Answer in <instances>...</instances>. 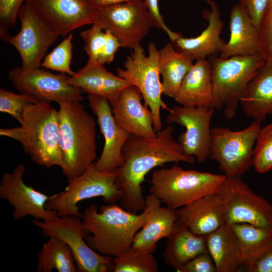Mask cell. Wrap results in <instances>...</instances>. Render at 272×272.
<instances>
[{"label": "cell", "instance_id": "obj_20", "mask_svg": "<svg viewBox=\"0 0 272 272\" xmlns=\"http://www.w3.org/2000/svg\"><path fill=\"white\" fill-rule=\"evenodd\" d=\"M139 89L130 85L124 89L112 111L117 124L129 134L139 137L154 138L157 132L153 125L152 113L143 105Z\"/></svg>", "mask_w": 272, "mask_h": 272}, {"label": "cell", "instance_id": "obj_8", "mask_svg": "<svg viewBox=\"0 0 272 272\" xmlns=\"http://www.w3.org/2000/svg\"><path fill=\"white\" fill-rule=\"evenodd\" d=\"M115 171L98 170L93 163L80 176L70 181L65 190L52 195L46 205L47 210L56 212L58 217H82L78 203L84 199L98 196L105 202L115 204L122 195L116 183Z\"/></svg>", "mask_w": 272, "mask_h": 272}, {"label": "cell", "instance_id": "obj_12", "mask_svg": "<svg viewBox=\"0 0 272 272\" xmlns=\"http://www.w3.org/2000/svg\"><path fill=\"white\" fill-rule=\"evenodd\" d=\"M96 23L109 31L120 41L121 47L134 49L154 26L143 0H134L98 7Z\"/></svg>", "mask_w": 272, "mask_h": 272}, {"label": "cell", "instance_id": "obj_22", "mask_svg": "<svg viewBox=\"0 0 272 272\" xmlns=\"http://www.w3.org/2000/svg\"><path fill=\"white\" fill-rule=\"evenodd\" d=\"M147 220L142 228L135 235L131 248L153 253L157 243L170 235L177 221L175 210L161 206V201L153 194L146 197Z\"/></svg>", "mask_w": 272, "mask_h": 272}, {"label": "cell", "instance_id": "obj_3", "mask_svg": "<svg viewBox=\"0 0 272 272\" xmlns=\"http://www.w3.org/2000/svg\"><path fill=\"white\" fill-rule=\"evenodd\" d=\"M58 111L62 174L70 181L82 175L97 158L96 125L80 102L60 105Z\"/></svg>", "mask_w": 272, "mask_h": 272}, {"label": "cell", "instance_id": "obj_23", "mask_svg": "<svg viewBox=\"0 0 272 272\" xmlns=\"http://www.w3.org/2000/svg\"><path fill=\"white\" fill-rule=\"evenodd\" d=\"M67 81L84 92L104 97L111 107L117 102L122 91L131 85L126 80L108 71L104 64L89 59L83 67L69 77Z\"/></svg>", "mask_w": 272, "mask_h": 272}, {"label": "cell", "instance_id": "obj_28", "mask_svg": "<svg viewBox=\"0 0 272 272\" xmlns=\"http://www.w3.org/2000/svg\"><path fill=\"white\" fill-rule=\"evenodd\" d=\"M206 239L216 272H234L242 264L239 243L230 225L224 224L207 235Z\"/></svg>", "mask_w": 272, "mask_h": 272}, {"label": "cell", "instance_id": "obj_30", "mask_svg": "<svg viewBox=\"0 0 272 272\" xmlns=\"http://www.w3.org/2000/svg\"><path fill=\"white\" fill-rule=\"evenodd\" d=\"M230 225L239 243L242 264L248 268L272 246V228L247 223Z\"/></svg>", "mask_w": 272, "mask_h": 272}, {"label": "cell", "instance_id": "obj_24", "mask_svg": "<svg viewBox=\"0 0 272 272\" xmlns=\"http://www.w3.org/2000/svg\"><path fill=\"white\" fill-rule=\"evenodd\" d=\"M239 105L247 117L260 123L272 114V61H265L249 82Z\"/></svg>", "mask_w": 272, "mask_h": 272}, {"label": "cell", "instance_id": "obj_15", "mask_svg": "<svg viewBox=\"0 0 272 272\" xmlns=\"http://www.w3.org/2000/svg\"><path fill=\"white\" fill-rule=\"evenodd\" d=\"M215 110L212 106L176 105L170 108L166 117L168 124L175 123L185 128L177 141L186 155L194 157L200 163L210 156V124Z\"/></svg>", "mask_w": 272, "mask_h": 272}, {"label": "cell", "instance_id": "obj_41", "mask_svg": "<svg viewBox=\"0 0 272 272\" xmlns=\"http://www.w3.org/2000/svg\"><path fill=\"white\" fill-rule=\"evenodd\" d=\"M106 39L103 48L101 52L97 61L101 64L111 63L114 59L115 55L121 44L118 38L109 31L105 30Z\"/></svg>", "mask_w": 272, "mask_h": 272}, {"label": "cell", "instance_id": "obj_40", "mask_svg": "<svg viewBox=\"0 0 272 272\" xmlns=\"http://www.w3.org/2000/svg\"><path fill=\"white\" fill-rule=\"evenodd\" d=\"M269 0H239L238 4L249 16L258 30Z\"/></svg>", "mask_w": 272, "mask_h": 272}, {"label": "cell", "instance_id": "obj_27", "mask_svg": "<svg viewBox=\"0 0 272 272\" xmlns=\"http://www.w3.org/2000/svg\"><path fill=\"white\" fill-rule=\"evenodd\" d=\"M167 238L163 258L176 271L197 255L208 252L206 236L193 233L177 221Z\"/></svg>", "mask_w": 272, "mask_h": 272}, {"label": "cell", "instance_id": "obj_35", "mask_svg": "<svg viewBox=\"0 0 272 272\" xmlns=\"http://www.w3.org/2000/svg\"><path fill=\"white\" fill-rule=\"evenodd\" d=\"M39 102L35 97L27 94H17L0 89V111L10 114L19 123L24 108L28 105Z\"/></svg>", "mask_w": 272, "mask_h": 272}, {"label": "cell", "instance_id": "obj_32", "mask_svg": "<svg viewBox=\"0 0 272 272\" xmlns=\"http://www.w3.org/2000/svg\"><path fill=\"white\" fill-rule=\"evenodd\" d=\"M114 272H157V261L153 253L134 250L113 257Z\"/></svg>", "mask_w": 272, "mask_h": 272}, {"label": "cell", "instance_id": "obj_2", "mask_svg": "<svg viewBox=\"0 0 272 272\" xmlns=\"http://www.w3.org/2000/svg\"><path fill=\"white\" fill-rule=\"evenodd\" d=\"M146 208L140 214L131 213L118 205L108 203L98 208L90 205L82 214L84 228L90 234L88 245L99 253L116 257L129 250L135 234L145 224Z\"/></svg>", "mask_w": 272, "mask_h": 272}, {"label": "cell", "instance_id": "obj_16", "mask_svg": "<svg viewBox=\"0 0 272 272\" xmlns=\"http://www.w3.org/2000/svg\"><path fill=\"white\" fill-rule=\"evenodd\" d=\"M25 166L20 164L10 173L3 175L0 197L7 200L13 208L12 216L19 220L30 216L35 220L51 221L58 217L56 212L47 210L45 205L52 197L25 183Z\"/></svg>", "mask_w": 272, "mask_h": 272}, {"label": "cell", "instance_id": "obj_6", "mask_svg": "<svg viewBox=\"0 0 272 272\" xmlns=\"http://www.w3.org/2000/svg\"><path fill=\"white\" fill-rule=\"evenodd\" d=\"M213 100L211 106L232 119L249 82L265 60L261 54L237 55L226 58L211 56Z\"/></svg>", "mask_w": 272, "mask_h": 272}, {"label": "cell", "instance_id": "obj_14", "mask_svg": "<svg viewBox=\"0 0 272 272\" xmlns=\"http://www.w3.org/2000/svg\"><path fill=\"white\" fill-rule=\"evenodd\" d=\"M8 77L17 90L39 101H54L60 105L84 100L83 91L69 84L70 77L65 74H54L40 67L25 71L16 67L9 71Z\"/></svg>", "mask_w": 272, "mask_h": 272}, {"label": "cell", "instance_id": "obj_7", "mask_svg": "<svg viewBox=\"0 0 272 272\" xmlns=\"http://www.w3.org/2000/svg\"><path fill=\"white\" fill-rule=\"evenodd\" d=\"M18 19L19 32L14 35L1 34V38L19 52L23 70L39 68L48 48L59 35L34 0H27L22 5Z\"/></svg>", "mask_w": 272, "mask_h": 272}, {"label": "cell", "instance_id": "obj_39", "mask_svg": "<svg viewBox=\"0 0 272 272\" xmlns=\"http://www.w3.org/2000/svg\"><path fill=\"white\" fill-rule=\"evenodd\" d=\"M179 272H216L213 259L209 252L201 253L180 267Z\"/></svg>", "mask_w": 272, "mask_h": 272}, {"label": "cell", "instance_id": "obj_4", "mask_svg": "<svg viewBox=\"0 0 272 272\" xmlns=\"http://www.w3.org/2000/svg\"><path fill=\"white\" fill-rule=\"evenodd\" d=\"M20 127L1 128L0 134L19 142L37 165L61 168L58 111L48 102L39 101L24 109Z\"/></svg>", "mask_w": 272, "mask_h": 272}, {"label": "cell", "instance_id": "obj_19", "mask_svg": "<svg viewBox=\"0 0 272 272\" xmlns=\"http://www.w3.org/2000/svg\"><path fill=\"white\" fill-rule=\"evenodd\" d=\"M211 6V11L206 10L203 17L208 21L207 28L198 36L193 38L183 37L175 32L170 39L175 49L192 61L206 58L219 54L225 42L220 37L223 27L218 6L212 0H204Z\"/></svg>", "mask_w": 272, "mask_h": 272}, {"label": "cell", "instance_id": "obj_44", "mask_svg": "<svg viewBox=\"0 0 272 272\" xmlns=\"http://www.w3.org/2000/svg\"><path fill=\"white\" fill-rule=\"evenodd\" d=\"M98 7L119 4L124 2H128L134 0H91Z\"/></svg>", "mask_w": 272, "mask_h": 272}, {"label": "cell", "instance_id": "obj_21", "mask_svg": "<svg viewBox=\"0 0 272 272\" xmlns=\"http://www.w3.org/2000/svg\"><path fill=\"white\" fill-rule=\"evenodd\" d=\"M175 212L177 221L198 235L206 236L227 223L224 203L219 192L204 196Z\"/></svg>", "mask_w": 272, "mask_h": 272}, {"label": "cell", "instance_id": "obj_13", "mask_svg": "<svg viewBox=\"0 0 272 272\" xmlns=\"http://www.w3.org/2000/svg\"><path fill=\"white\" fill-rule=\"evenodd\" d=\"M219 193L224 203L227 223L272 228V205L253 192L241 176L227 177Z\"/></svg>", "mask_w": 272, "mask_h": 272}, {"label": "cell", "instance_id": "obj_33", "mask_svg": "<svg viewBox=\"0 0 272 272\" xmlns=\"http://www.w3.org/2000/svg\"><path fill=\"white\" fill-rule=\"evenodd\" d=\"M73 33H70L56 47L44 57L41 66L60 72L70 77L76 73L71 69L73 55Z\"/></svg>", "mask_w": 272, "mask_h": 272}, {"label": "cell", "instance_id": "obj_34", "mask_svg": "<svg viewBox=\"0 0 272 272\" xmlns=\"http://www.w3.org/2000/svg\"><path fill=\"white\" fill-rule=\"evenodd\" d=\"M253 166L259 173H266L272 168V123L259 131L254 148Z\"/></svg>", "mask_w": 272, "mask_h": 272}, {"label": "cell", "instance_id": "obj_10", "mask_svg": "<svg viewBox=\"0 0 272 272\" xmlns=\"http://www.w3.org/2000/svg\"><path fill=\"white\" fill-rule=\"evenodd\" d=\"M260 128L257 121L237 131L224 127L212 128L209 157L218 163L227 177L241 176L253 166L254 148Z\"/></svg>", "mask_w": 272, "mask_h": 272}, {"label": "cell", "instance_id": "obj_26", "mask_svg": "<svg viewBox=\"0 0 272 272\" xmlns=\"http://www.w3.org/2000/svg\"><path fill=\"white\" fill-rule=\"evenodd\" d=\"M229 22L230 39L224 44L219 57L260 54L258 30L238 4L231 10Z\"/></svg>", "mask_w": 272, "mask_h": 272}, {"label": "cell", "instance_id": "obj_9", "mask_svg": "<svg viewBox=\"0 0 272 272\" xmlns=\"http://www.w3.org/2000/svg\"><path fill=\"white\" fill-rule=\"evenodd\" d=\"M159 50L154 42L148 46V55L140 46L127 56L124 69L117 68V75L137 87L144 100V105L150 109L153 117L155 130L162 129L161 110L169 111V108L162 99V82L159 70Z\"/></svg>", "mask_w": 272, "mask_h": 272}, {"label": "cell", "instance_id": "obj_18", "mask_svg": "<svg viewBox=\"0 0 272 272\" xmlns=\"http://www.w3.org/2000/svg\"><path fill=\"white\" fill-rule=\"evenodd\" d=\"M59 36L95 23L98 7L91 0H34Z\"/></svg>", "mask_w": 272, "mask_h": 272}, {"label": "cell", "instance_id": "obj_25", "mask_svg": "<svg viewBox=\"0 0 272 272\" xmlns=\"http://www.w3.org/2000/svg\"><path fill=\"white\" fill-rule=\"evenodd\" d=\"M212 72L206 58L196 60L184 77L174 100L187 107L211 106L213 100Z\"/></svg>", "mask_w": 272, "mask_h": 272}, {"label": "cell", "instance_id": "obj_36", "mask_svg": "<svg viewBox=\"0 0 272 272\" xmlns=\"http://www.w3.org/2000/svg\"><path fill=\"white\" fill-rule=\"evenodd\" d=\"M80 36L85 42L84 50L88 59L97 61L106 42L105 31L95 23L90 28L82 31Z\"/></svg>", "mask_w": 272, "mask_h": 272}, {"label": "cell", "instance_id": "obj_5", "mask_svg": "<svg viewBox=\"0 0 272 272\" xmlns=\"http://www.w3.org/2000/svg\"><path fill=\"white\" fill-rule=\"evenodd\" d=\"M225 174L186 170L175 165L155 170L149 191L166 207L176 210L204 196L218 193Z\"/></svg>", "mask_w": 272, "mask_h": 272}, {"label": "cell", "instance_id": "obj_43", "mask_svg": "<svg viewBox=\"0 0 272 272\" xmlns=\"http://www.w3.org/2000/svg\"><path fill=\"white\" fill-rule=\"evenodd\" d=\"M247 269L250 272H272V246Z\"/></svg>", "mask_w": 272, "mask_h": 272}, {"label": "cell", "instance_id": "obj_42", "mask_svg": "<svg viewBox=\"0 0 272 272\" xmlns=\"http://www.w3.org/2000/svg\"><path fill=\"white\" fill-rule=\"evenodd\" d=\"M152 17L154 26L165 32L169 39L172 38L175 32L171 30L165 24L159 8V0H144Z\"/></svg>", "mask_w": 272, "mask_h": 272}, {"label": "cell", "instance_id": "obj_29", "mask_svg": "<svg viewBox=\"0 0 272 272\" xmlns=\"http://www.w3.org/2000/svg\"><path fill=\"white\" fill-rule=\"evenodd\" d=\"M159 70L162 76V93L174 99L193 61L177 51L170 42L159 50Z\"/></svg>", "mask_w": 272, "mask_h": 272}, {"label": "cell", "instance_id": "obj_1", "mask_svg": "<svg viewBox=\"0 0 272 272\" xmlns=\"http://www.w3.org/2000/svg\"><path fill=\"white\" fill-rule=\"evenodd\" d=\"M169 125L154 138L130 134L122 149L123 164L115 171L116 183L122 191L120 199L127 211L138 213L146 208L142 184L146 175L154 168L166 163L184 162L194 164L195 158L186 155L174 138Z\"/></svg>", "mask_w": 272, "mask_h": 272}, {"label": "cell", "instance_id": "obj_31", "mask_svg": "<svg viewBox=\"0 0 272 272\" xmlns=\"http://www.w3.org/2000/svg\"><path fill=\"white\" fill-rule=\"evenodd\" d=\"M36 271L76 272L75 260L69 246L59 238L51 236L37 254Z\"/></svg>", "mask_w": 272, "mask_h": 272}, {"label": "cell", "instance_id": "obj_38", "mask_svg": "<svg viewBox=\"0 0 272 272\" xmlns=\"http://www.w3.org/2000/svg\"><path fill=\"white\" fill-rule=\"evenodd\" d=\"M27 0H0V34L15 27L18 13Z\"/></svg>", "mask_w": 272, "mask_h": 272}, {"label": "cell", "instance_id": "obj_17", "mask_svg": "<svg viewBox=\"0 0 272 272\" xmlns=\"http://www.w3.org/2000/svg\"><path fill=\"white\" fill-rule=\"evenodd\" d=\"M87 98L105 140L101 156L94 162L95 166L100 171H115L123 163L122 149L130 134L117 124L111 106L106 98L94 94H89Z\"/></svg>", "mask_w": 272, "mask_h": 272}, {"label": "cell", "instance_id": "obj_11", "mask_svg": "<svg viewBox=\"0 0 272 272\" xmlns=\"http://www.w3.org/2000/svg\"><path fill=\"white\" fill-rule=\"evenodd\" d=\"M81 218L67 216L51 221L34 220L32 223L44 236L56 237L66 243L72 250L78 271H113V257L99 253L87 243L85 238L90 232L84 228Z\"/></svg>", "mask_w": 272, "mask_h": 272}, {"label": "cell", "instance_id": "obj_37", "mask_svg": "<svg viewBox=\"0 0 272 272\" xmlns=\"http://www.w3.org/2000/svg\"><path fill=\"white\" fill-rule=\"evenodd\" d=\"M260 52L265 61H272V0H269L258 28Z\"/></svg>", "mask_w": 272, "mask_h": 272}]
</instances>
